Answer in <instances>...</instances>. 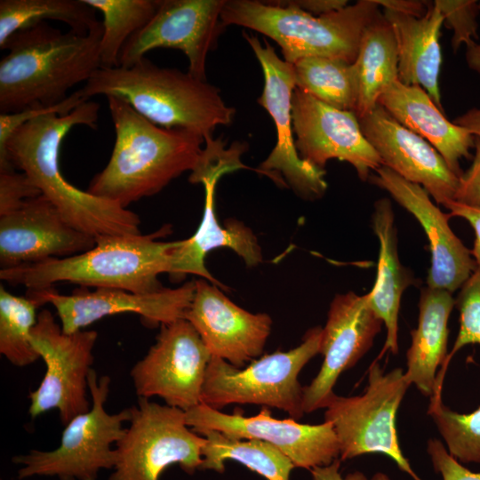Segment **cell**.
<instances>
[{"label": "cell", "instance_id": "42", "mask_svg": "<svg viewBox=\"0 0 480 480\" xmlns=\"http://www.w3.org/2000/svg\"><path fill=\"white\" fill-rule=\"evenodd\" d=\"M285 2L314 16L332 13L348 5L347 0H290Z\"/></svg>", "mask_w": 480, "mask_h": 480}, {"label": "cell", "instance_id": "15", "mask_svg": "<svg viewBox=\"0 0 480 480\" xmlns=\"http://www.w3.org/2000/svg\"><path fill=\"white\" fill-rule=\"evenodd\" d=\"M185 415L188 426L197 434L216 430L232 438L267 442L287 456L295 468L310 470L326 466L340 453L336 433L328 421L309 425L292 418L279 420L272 417L268 407L255 416H244L238 411L228 414L204 404L186 411Z\"/></svg>", "mask_w": 480, "mask_h": 480}, {"label": "cell", "instance_id": "4", "mask_svg": "<svg viewBox=\"0 0 480 480\" xmlns=\"http://www.w3.org/2000/svg\"><path fill=\"white\" fill-rule=\"evenodd\" d=\"M77 92L85 100L97 95L118 97L160 127L190 131L204 139L218 125L230 124L235 116L219 88L146 57L126 68H99Z\"/></svg>", "mask_w": 480, "mask_h": 480}, {"label": "cell", "instance_id": "37", "mask_svg": "<svg viewBox=\"0 0 480 480\" xmlns=\"http://www.w3.org/2000/svg\"><path fill=\"white\" fill-rule=\"evenodd\" d=\"M433 3L444 15V23L452 30V47L456 52L464 44L467 47L477 38L476 17L480 13L475 0H435Z\"/></svg>", "mask_w": 480, "mask_h": 480}, {"label": "cell", "instance_id": "31", "mask_svg": "<svg viewBox=\"0 0 480 480\" xmlns=\"http://www.w3.org/2000/svg\"><path fill=\"white\" fill-rule=\"evenodd\" d=\"M292 65L296 88L331 107L355 112L358 84L353 63L325 57H307Z\"/></svg>", "mask_w": 480, "mask_h": 480}, {"label": "cell", "instance_id": "3", "mask_svg": "<svg viewBox=\"0 0 480 480\" xmlns=\"http://www.w3.org/2000/svg\"><path fill=\"white\" fill-rule=\"evenodd\" d=\"M102 23L87 34L62 32L45 21L12 35L0 60V112L52 107L100 68Z\"/></svg>", "mask_w": 480, "mask_h": 480}, {"label": "cell", "instance_id": "34", "mask_svg": "<svg viewBox=\"0 0 480 480\" xmlns=\"http://www.w3.org/2000/svg\"><path fill=\"white\" fill-rule=\"evenodd\" d=\"M427 412L453 458L460 463H480V406L469 413H459L444 404L439 393L430 396Z\"/></svg>", "mask_w": 480, "mask_h": 480}, {"label": "cell", "instance_id": "12", "mask_svg": "<svg viewBox=\"0 0 480 480\" xmlns=\"http://www.w3.org/2000/svg\"><path fill=\"white\" fill-rule=\"evenodd\" d=\"M98 338L94 330L65 333L48 309L37 315L31 332L32 344L45 364L39 386L29 393L31 419L57 410L65 426L91 409L88 378Z\"/></svg>", "mask_w": 480, "mask_h": 480}, {"label": "cell", "instance_id": "5", "mask_svg": "<svg viewBox=\"0 0 480 480\" xmlns=\"http://www.w3.org/2000/svg\"><path fill=\"white\" fill-rule=\"evenodd\" d=\"M163 232L100 236L86 252L0 269V278L28 290L68 282L83 287L156 292L164 288L158 276L169 273L172 251L180 241L156 240Z\"/></svg>", "mask_w": 480, "mask_h": 480}, {"label": "cell", "instance_id": "8", "mask_svg": "<svg viewBox=\"0 0 480 480\" xmlns=\"http://www.w3.org/2000/svg\"><path fill=\"white\" fill-rule=\"evenodd\" d=\"M322 337L323 328L316 326L296 348L265 355L245 368L212 357L201 404L219 411L232 404L274 407L300 420L304 415L303 387L298 377L309 360L320 354Z\"/></svg>", "mask_w": 480, "mask_h": 480}, {"label": "cell", "instance_id": "30", "mask_svg": "<svg viewBox=\"0 0 480 480\" xmlns=\"http://www.w3.org/2000/svg\"><path fill=\"white\" fill-rule=\"evenodd\" d=\"M47 20L61 21L81 34L101 25L96 11L84 0H1L0 49L15 33Z\"/></svg>", "mask_w": 480, "mask_h": 480}, {"label": "cell", "instance_id": "29", "mask_svg": "<svg viewBox=\"0 0 480 480\" xmlns=\"http://www.w3.org/2000/svg\"><path fill=\"white\" fill-rule=\"evenodd\" d=\"M205 438L201 470L222 473L225 461L236 460L267 480H290L292 460L272 444L258 439H236L216 430L199 433Z\"/></svg>", "mask_w": 480, "mask_h": 480}, {"label": "cell", "instance_id": "7", "mask_svg": "<svg viewBox=\"0 0 480 480\" xmlns=\"http://www.w3.org/2000/svg\"><path fill=\"white\" fill-rule=\"evenodd\" d=\"M110 378H97L92 369L88 388L91 409L73 418L62 431L60 443L52 451L31 450L12 458L20 468L18 479L55 476L59 480H97L102 469H113L115 445L123 436L131 415L130 408L116 413L106 410Z\"/></svg>", "mask_w": 480, "mask_h": 480}, {"label": "cell", "instance_id": "39", "mask_svg": "<svg viewBox=\"0 0 480 480\" xmlns=\"http://www.w3.org/2000/svg\"><path fill=\"white\" fill-rule=\"evenodd\" d=\"M427 452L434 469L440 473L443 480H480V472H473L453 458L436 438L428 441Z\"/></svg>", "mask_w": 480, "mask_h": 480}, {"label": "cell", "instance_id": "27", "mask_svg": "<svg viewBox=\"0 0 480 480\" xmlns=\"http://www.w3.org/2000/svg\"><path fill=\"white\" fill-rule=\"evenodd\" d=\"M455 305L452 293L425 287L420 292L417 328L406 353V380L427 396L436 389V371L447 357L448 321Z\"/></svg>", "mask_w": 480, "mask_h": 480}, {"label": "cell", "instance_id": "22", "mask_svg": "<svg viewBox=\"0 0 480 480\" xmlns=\"http://www.w3.org/2000/svg\"><path fill=\"white\" fill-rule=\"evenodd\" d=\"M93 236L71 226L44 196L0 217V268H12L92 249Z\"/></svg>", "mask_w": 480, "mask_h": 480}, {"label": "cell", "instance_id": "36", "mask_svg": "<svg viewBox=\"0 0 480 480\" xmlns=\"http://www.w3.org/2000/svg\"><path fill=\"white\" fill-rule=\"evenodd\" d=\"M84 100L77 91L71 93L61 103L52 107L31 106L14 113L0 114V172L15 170L6 153V144L12 133L23 124L46 114L67 115L73 111Z\"/></svg>", "mask_w": 480, "mask_h": 480}, {"label": "cell", "instance_id": "13", "mask_svg": "<svg viewBox=\"0 0 480 480\" xmlns=\"http://www.w3.org/2000/svg\"><path fill=\"white\" fill-rule=\"evenodd\" d=\"M212 358L199 334L184 318L161 325L156 342L131 369L138 397L158 396L184 412L201 404Z\"/></svg>", "mask_w": 480, "mask_h": 480}, {"label": "cell", "instance_id": "47", "mask_svg": "<svg viewBox=\"0 0 480 480\" xmlns=\"http://www.w3.org/2000/svg\"><path fill=\"white\" fill-rule=\"evenodd\" d=\"M371 480H390V479L388 476V475L381 472H378L372 476Z\"/></svg>", "mask_w": 480, "mask_h": 480}, {"label": "cell", "instance_id": "10", "mask_svg": "<svg viewBox=\"0 0 480 480\" xmlns=\"http://www.w3.org/2000/svg\"><path fill=\"white\" fill-rule=\"evenodd\" d=\"M409 386L401 368L386 373L375 360L369 368L364 394L332 395L324 408V421L330 422L336 433L341 461L381 453L391 458L413 480H422L402 452L396 425L398 408Z\"/></svg>", "mask_w": 480, "mask_h": 480}, {"label": "cell", "instance_id": "17", "mask_svg": "<svg viewBox=\"0 0 480 480\" xmlns=\"http://www.w3.org/2000/svg\"><path fill=\"white\" fill-rule=\"evenodd\" d=\"M195 280L176 289L162 288L139 293L122 289L78 288L65 295L54 288L28 290L27 296L38 306L52 304L65 333H73L108 316L134 313L146 325L156 326L184 318L195 293Z\"/></svg>", "mask_w": 480, "mask_h": 480}, {"label": "cell", "instance_id": "33", "mask_svg": "<svg viewBox=\"0 0 480 480\" xmlns=\"http://www.w3.org/2000/svg\"><path fill=\"white\" fill-rule=\"evenodd\" d=\"M37 307L29 297L16 296L0 286V354L15 366L40 358L31 341Z\"/></svg>", "mask_w": 480, "mask_h": 480}, {"label": "cell", "instance_id": "11", "mask_svg": "<svg viewBox=\"0 0 480 480\" xmlns=\"http://www.w3.org/2000/svg\"><path fill=\"white\" fill-rule=\"evenodd\" d=\"M130 412L108 480H160L172 464L188 474L199 469L205 438L188 426L183 410L138 397Z\"/></svg>", "mask_w": 480, "mask_h": 480}, {"label": "cell", "instance_id": "19", "mask_svg": "<svg viewBox=\"0 0 480 480\" xmlns=\"http://www.w3.org/2000/svg\"><path fill=\"white\" fill-rule=\"evenodd\" d=\"M382 324L369 306L368 294L349 292L334 297L323 328L322 366L310 384L303 387L304 413L326 407L338 378L372 348Z\"/></svg>", "mask_w": 480, "mask_h": 480}, {"label": "cell", "instance_id": "28", "mask_svg": "<svg viewBox=\"0 0 480 480\" xmlns=\"http://www.w3.org/2000/svg\"><path fill=\"white\" fill-rule=\"evenodd\" d=\"M358 84L357 118L371 112L384 89L398 80V52L392 27L379 12L365 28L353 62Z\"/></svg>", "mask_w": 480, "mask_h": 480}, {"label": "cell", "instance_id": "41", "mask_svg": "<svg viewBox=\"0 0 480 480\" xmlns=\"http://www.w3.org/2000/svg\"><path fill=\"white\" fill-rule=\"evenodd\" d=\"M444 206L450 211L451 217H460L473 228L475 241L471 253L476 264L480 265V210L463 205L453 200L448 201Z\"/></svg>", "mask_w": 480, "mask_h": 480}, {"label": "cell", "instance_id": "44", "mask_svg": "<svg viewBox=\"0 0 480 480\" xmlns=\"http://www.w3.org/2000/svg\"><path fill=\"white\" fill-rule=\"evenodd\" d=\"M384 9L394 12L422 17L428 10V2L417 0H375Z\"/></svg>", "mask_w": 480, "mask_h": 480}, {"label": "cell", "instance_id": "23", "mask_svg": "<svg viewBox=\"0 0 480 480\" xmlns=\"http://www.w3.org/2000/svg\"><path fill=\"white\" fill-rule=\"evenodd\" d=\"M358 120L363 134L384 166L420 185L438 204L444 206L453 200L459 176L429 142L401 124L379 104Z\"/></svg>", "mask_w": 480, "mask_h": 480}, {"label": "cell", "instance_id": "16", "mask_svg": "<svg viewBox=\"0 0 480 480\" xmlns=\"http://www.w3.org/2000/svg\"><path fill=\"white\" fill-rule=\"evenodd\" d=\"M224 3L225 0H160L153 18L123 47L119 66L130 67L156 48L178 49L188 59V72L206 80L207 55L225 28L220 19Z\"/></svg>", "mask_w": 480, "mask_h": 480}, {"label": "cell", "instance_id": "43", "mask_svg": "<svg viewBox=\"0 0 480 480\" xmlns=\"http://www.w3.org/2000/svg\"><path fill=\"white\" fill-rule=\"evenodd\" d=\"M341 460H334L326 466L315 467L310 469L313 480H368L365 475L360 471H355L345 477L340 473Z\"/></svg>", "mask_w": 480, "mask_h": 480}, {"label": "cell", "instance_id": "32", "mask_svg": "<svg viewBox=\"0 0 480 480\" xmlns=\"http://www.w3.org/2000/svg\"><path fill=\"white\" fill-rule=\"evenodd\" d=\"M102 14L100 68L119 67L123 47L156 12L160 0H84Z\"/></svg>", "mask_w": 480, "mask_h": 480}, {"label": "cell", "instance_id": "18", "mask_svg": "<svg viewBox=\"0 0 480 480\" xmlns=\"http://www.w3.org/2000/svg\"><path fill=\"white\" fill-rule=\"evenodd\" d=\"M292 116L298 154L313 166L324 170L326 163L336 158L349 163L366 181L372 171L383 165L354 112L331 107L295 88Z\"/></svg>", "mask_w": 480, "mask_h": 480}, {"label": "cell", "instance_id": "26", "mask_svg": "<svg viewBox=\"0 0 480 480\" xmlns=\"http://www.w3.org/2000/svg\"><path fill=\"white\" fill-rule=\"evenodd\" d=\"M372 228L380 242L377 277L368 294V303L387 329V338L378 357L388 350L398 353V314L400 301L405 289L413 284L414 277L404 268L398 255L397 232L394 212L388 198H380L374 204Z\"/></svg>", "mask_w": 480, "mask_h": 480}, {"label": "cell", "instance_id": "35", "mask_svg": "<svg viewBox=\"0 0 480 480\" xmlns=\"http://www.w3.org/2000/svg\"><path fill=\"white\" fill-rule=\"evenodd\" d=\"M455 305L460 312V329L452 348L436 375L437 389H443L445 373L454 355L467 345L480 346V265L461 285Z\"/></svg>", "mask_w": 480, "mask_h": 480}, {"label": "cell", "instance_id": "21", "mask_svg": "<svg viewBox=\"0 0 480 480\" xmlns=\"http://www.w3.org/2000/svg\"><path fill=\"white\" fill-rule=\"evenodd\" d=\"M374 172L368 181L389 193L412 213L428 236L431 265L427 286L451 293L460 289L477 264L471 250L452 230L449 225L451 215L443 212L420 185L402 178L384 165Z\"/></svg>", "mask_w": 480, "mask_h": 480}, {"label": "cell", "instance_id": "20", "mask_svg": "<svg viewBox=\"0 0 480 480\" xmlns=\"http://www.w3.org/2000/svg\"><path fill=\"white\" fill-rule=\"evenodd\" d=\"M195 286L184 319L196 329L212 357L243 368L260 356L271 332V317L240 308L206 279L195 280Z\"/></svg>", "mask_w": 480, "mask_h": 480}, {"label": "cell", "instance_id": "14", "mask_svg": "<svg viewBox=\"0 0 480 480\" xmlns=\"http://www.w3.org/2000/svg\"><path fill=\"white\" fill-rule=\"evenodd\" d=\"M264 76L262 93L258 103L274 121L276 143L260 170L285 185L281 174L292 188L305 197L321 196L326 190L325 171L302 160L295 147L292 116V98L296 88L293 65L282 60L275 49L264 40L263 44L253 35L244 34Z\"/></svg>", "mask_w": 480, "mask_h": 480}, {"label": "cell", "instance_id": "24", "mask_svg": "<svg viewBox=\"0 0 480 480\" xmlns=\"http://www.w3.org/2000/svg\"><path fill=\"white\" fill-rule=\"evenodd\" d=\"M378 104L401 124L429 142L457 175L461 158L470 157L476 136L465 127L450 122L419 85H408L399 80L388 84L380 94Z\"/></svg>", "mask_w": 480, "mask_h": 480}, {"label": "cell", "instance_id": "6", "mask_svg": "<svg viewBox=\"0 0 480 480\" xmlns=\"http://www.w3.org/2000/svg\"><path fill=\"white\" fill-rule=\"evenodd\" d=\"M375 0L314 16L285 1L225 0L223 25L257 31L281 48L284 60L294 64L307 57H325L353 63L362 35L380 11Z\"/></svg>", "mask_w": 480, "mask_h": 480}, {"label": "cell", "instance_id": "38", "mask_svg": "<svg viewBox=\"0 0 480 480\" xmlns=\"http://www.w3.org/2000/svg\"><path fill=\"white\" fill-rule=\"evenodd\" d=\"M40 189L22 172H0V217L20 209L28 200L41 196Z\"/></svg>", "mask_w": 480, "mask_h": 480}, {"label": "cell", "instance_id": "46", "mask_svg": "<svg viewBox=\"0 0 480 480\" xmlns=\"http://www.w3.org/2000/svg\"><path fill=\"white\" fill-rule=\"evenodd\" d=\"M480 11V2H478ZM466 61L468 68L480 74V44L474 43L467 47Z\"/></svg>", "mask_w": 480, "mask_h": 480}, {"label": "cell", "instance_id": "2", "mask_svg": "<svg viewBox=\"0 0 480 480\" xmlns=\"http://www.w3.org/2000/svg\"><path fill=\"white\" fill-rule=\"evenodd\" d=\"M115 128V143L105 168L87 191L126 208L160 192L173 179L196 165L203 136L166 129L148 121L124 100L107 97Z\"/></svg>", "mask_w": 480, "mask_h": 480}, {"label": "cell", "instance_id": "9", "mask_svg": "<svg viewBox=\"0 0 480 480\" xmlns=\"http://www.w3.org/2000/svg\"><path fill=\"white\" fill-rule=\"evenodd\" d=\"M246 148L245 143L239 141L227 148L220 137L205 138L199 160L188 178L191 183H201L204 187V213L195 234L180 240L172 251L168 274L173 280H181L192 274L225 289L226 286L212 276L204 264L206 254L216 248L232 249L249 268L262 261L261 249L253 232L234 219L228 220L226 225L221 226L214 210L215 188L220 178L239 169H251L241 161Z\"/></svg>", "mask_w": 480, "mask_h": 480}, {"label": "cell", "instance_id": "1", "mask_svg": "<svg viewBox=\"0 0 480 480\" xmlns=\"http://www.w3.org/2000/svg\"><path fill=\"white\" fill-rule=\"evenodd\" d=\"M100 105L87 100L67 115L39 116L19 127L6 144L14 168L24 172L74 228L93 236L140 234V217L120 204L69 183L59 165L61 143L76 125L97 128Z\"/></svg>", "mask_w": 480, "mask_h": 480}, {"label": "cell", "instance_id": "45", "mask_svg": "<svg viewBox=\"0 0 480 480\" xmlns=\"http://www.w3.org/2000/svg\"><path fill=\"white\" fill-rule=\"evenodd\" d=\"M453 123L465 127L475 136L480 137V108H471L454 119Z\"/></svg>", "mask_w": 480, "mask_h": 480}, {"label": "cell", "instance_id": "40", "mask_svg": "<svg viewBox=\"0 0 480 480\" xmlns=\"http://www.w3.org/2000/svg\"><path fill=\"white\" fill-rule=\"evenodd\" d=\"M474 148L472 164L459 177L453 201L480 210V137L476 136Z\"/></svg>", "mask_w": 480, "mask_h": 480}, {"label": "cell", "instance_id": "25", "mask_svg": "<svg viewBox=\"0 0 480 480\" xmlns=\"http://www.w3.org/2000/svg\"><path fill=\"white\" fill-rule=\"evenodd\" d=\"M384 17L393 28L398 52V80L419 85L442 110L439 74L442 52L439 43L444 15L431 2L422 17L383 9Z\"/></svg>", "mask_w": 480, "mask_h": 480}]
</instances>
